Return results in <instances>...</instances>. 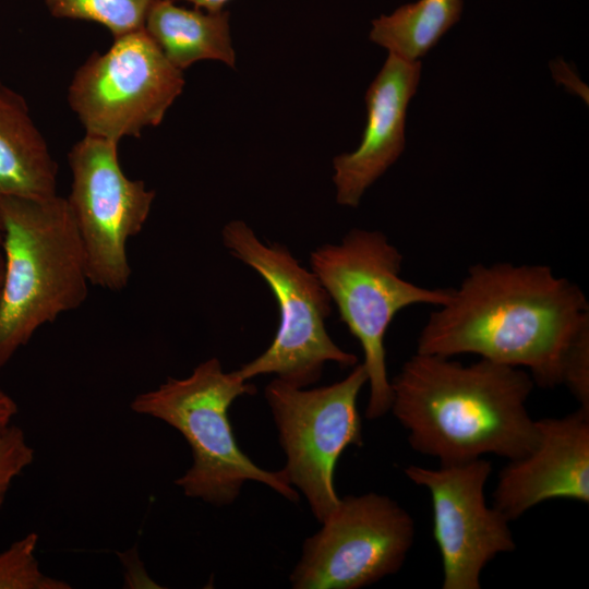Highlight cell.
<instances>
[{
	"label": "cell",
	"mask_w": 589,
	"mask_h": 589,
	"mask_svg": "<svg viewBox=\"0 0 589 589\" xmlns=\"http://www.w3.org/2000/svg\"><path fill=\"white\" fill-rule=\"evenodd\" d=\"M225 248L266 281L275 297L279 324L269 347L236 370L245 381L264 374L294 387L316 383L327 362L342 368L358 363L356 354L342 350L328 335L325 321L332 300L310 269L301 266L287 247L265 244L243 220H231L221 230Z\"/></svg>",
	"instance_id": "obj_6"
},
{
	"label": "cell",
	"mask_w": 589,
	"mask_h": 589,
	"mask_svg": "<svg viewBox=\"0 0 589 589\" xmlns=\"http://www.w3.org/2000/svg\"><path fill=\"white\" fill-rule=\"evenodd\" d=\"M121 556V561L123 565L128 566H135L137 569H133L132 572H125L124 573V585L128 588H160V586H157V584L149 578V576L146 574L143 564L140 562L137 554L135 551L131 550L122 554H119Z\"/></svg>",
	"instance_id": "obj_21"
},
{
	"label": "cell",
	"mask_w": 589,
	"mask_h": 589,
	"mask_svg": "<svg viewBox=\"0 0 589 589\" xmlns=\"http://www.w3.org/2000/svg\"><path fill=\"white\" fill-rule=\"evenodd\" d=\"M183 86V71L143 27L93 53L74 73L68 100L85 134L119 142L158 125Z\"/></svg>",
	"instance_id": "obj_8"
},
{
	"label": "cell",
	"mask_w": 589,
	"mask_h": 589,
	"mask_svg": "<svg viewBox=\"0 0 589 589\" xmlns=\"http://www.w3.org/2000/svg\"><path fill=\"white\" fill-rule=\"evenodd\" d=\"M1 278H2V271H0V284H1Z\"/></svg>",
	"instance_id": "obj_25"
},
{
	"label": "cell",
	"mask_w": 589,
	"mask_h": 589,
	"mask_svg": "<svg viewBox=\"0 0 589 589\" xmlns=\"http://www.w3.org/2000/svg\"><path fill=\"white\" fill-rule=\"evenodd\" d=\"M3 242H4V226H3V220L0 213V271H2V266H3Z\"/></svg>",
	"instance_id": "obj_24"
},
{
	"label": "cell",
	"mask_w": 589,
	"mask_h": 589,
	"mask_svg": "<svg viewBox=\"0 0 589 589\" xmlns=\"http://www.w3.org/2000/svg\"><path fill=\"white\" fill-rule=\"evenodd\" d=\"M205 11H220L230 0H182Z\"/></svg>",
	"instance_id": "obj_23"
},
{
	"label": "cell",
	"mask_w": 589,
	"mask_h": 589,
	"mask_svg": "<svg viewBox=\"0 0 589 589\" xmlns=\"http://www.w3.org/2000/svg\"><path fill=\"white\" fill-rule=\"evenodd\" d=\"M562 384L567 386L579 408L589 411V333L584 334L570 349Z\"/></svg>",
	"instance_id": "obj_20"
},
{
	"label": "cell",
	"mask_w": 589,
	"mask_h": 589,
	"mask_svg": "<svg viewBox=\"0 0 589 589\" xmlns=\"http://www.w3.org/2000/svg\"><path fill=\"white\" fill-rule=\"evenodd\" d=\"M255 392L253 384L236 371L225 372L220 361L211 358L187 377H168L155 389L137 394L130 408L167 423L188 442L193 462L175 481L185 496L216 506L229 505L245 482L256 481L298 502L299 493L283 470L262 469L236 441L229 408L238 397Z\"/></svg>",
	"instance_id": "obj_4"
},
{
	"label": "cell",
	"mask_w": 589,
	"mask_h": 589,
	"mask_svg": "<svg viewBox=\"0 0 589 589\" xmlns=\"http://www.w3.org/2000/svg\"><path fill=\"white\" fill-rule=\"evenodd\" d=\"M401 264L399 250L376 230L352 229L339 243L323 244L310 254L311 271L362 348L369 420L390 410L385 336L395 315L414 304L443 305L452 292V288H426L404 279Z\"/></svg>",
	"instance_id": "obj_5"
},
{
	"label": "cell",
	"mask_w": 589,
	"mask_h": 589,
	"mask_svg": "<svg viewBox=\"0 0 589 589\" xmlns=\"http://www.w3.org/2000/svg\"><path fill=\"white\" fill-rule=\"evenodd\" d=\"M420 73L419 60L388 53L365 94L366 124L358 148L333 160L338 204L358 207L365 191L404 152L407 107Z\"/></svg>",
	"instance_id": "obj_13"
},
{
	"label": "cell",
	"mask_w": 589,
	"mask_h": 589,
	"mask_svg": "<svg viewBox=\"0 0 589 589\" xmlns=\"http://www.w3.org/2000/svg\"><path fill=\"white\" fill-rule=\"evenodd\" d=\"M404 472L431 495L442 588L480 589L484 567L497 555L516 550L509 520L485 501L491 462L482 457L437 469L409 466Z\"/></svg>",
	"instance_id": "obj_11"
},
{
	"label": "cell",
	"mask_w": 589,
	"mask_h": 589,
	"mask_svg": "<svg viewBox=\"0 0 589 589\" xmlns=\"http://www.w3.org/2000/svg\"><path fill=\"white\" fill-rule=\"evenodd\" d=\"M58 165L22 95L0 82V199L57 194Z\"/></svg>",
	"instance_id": "obj_14"
},
{
	"label": "cell",
	"mask_w": 589,
	"mask_h": 589,
	"mask_svg": "<svg viewBox=\"0 0 589 589\" xmlns=\"http://www.w3.org/2000/svg\"><path fill=\"white\" fill-rule=\"evenodd\" d=\"M16 413L17 405L14 399L0 389V433L12 424V420Z\"/></svg>",
	"instance_id": "obj_22"
},
{
	"label": "cell",
	"mask_w": 589,
	"mask_h": 589,
	"mask_svg": "<svg viewBox=\"0 0 589 589\" xmlns=\"http://www.w3.org/2000/svg\"><path fill=\"white\" fill-rule=\"evenodd\" d=\"M533 448L498 473L493 507L509 521L549 500L589 502V411L536 420Z\"/></svg>",
	"instance_id": "obj_12"
},
{
	"label": "cell",
	"mask_w": 589,
	"mask_h": 589,
	"mask_svg": "<svg viewBox=\"0 0 589 589\" xmlns=\"http://www.w3.org/2000/svg\"><path fill=\"white\" fill-rule=\"evenodd\" d=\"M368 384L362 363L341 381L305 389L274 378L265 387L278 440L286 455L281 469L305 496L322 522L340 497L334 485L335 466L350 445H362L358 396Z\"/></svg>",
	"instance_id": "obj_7"
},
{
	"label": "cell",
	"mask_w": 589,
	"mask_h": 589,
	"mask_svg": "<svg viewBox=\"0 0 589 589\" xmlns=\"http://www.w3.org/2000/svg\"><path fill=\"white\" fill-rule=\"evenodd\" d=\"M34 457V449L20 426L11 424L0 433V508L13 480L33 462Z\"/></svg>",
	"instance_id": "obj_19"
},
{
	"label": "cell",
	"mask_w": 589,
	"mask_h": 589,
	"mask_svg": "<svg viewBox=\"0 0 589 589\" xmlns=\"http://www.w3.org/2000/svg\"><path fill=\"white\" fill-rule=\"evenodd\" d=\"M534 385L520 368L416 352L390 381L389 411L411 448L440 465L488 454L512 460L537 442L536 420L527 409Z\"/></svg>",
	"instance_id": "obj_2"
},
{
	"label": "cell",
	"mask_w": 589,
	"mask_h": 589,
	"mask_svg": "<svg viewBox=\"0 0 589 589\" xmlns=\"http://www.w3.org/2000/svg\"><path fill=\"white\" fill-rule=\"evenodd\" d=\"M144 29L169 62L183 71L201 60L236 65L229 13L178 5L176 0H155Z\"/></svg>",
	"instance_id": "obj_15"
},
{
	"label": "cell",
	"mask_w": 589,
	"mask_h": 589,
	"mask_svg": "<svg viewBox=\"0 0 589 589\" xmlns=\"http://www.w3.org/2000/svg\"><path fill=\"white\" fill-rule=\"evenodd\" d=\"M308 538L290 575L294 589H359L396 574L412 546L414 521L393 498L347 495Z\"/></svg>",
	"instance_id": "obj_10"
},
{
	"label": "cell",
	"mask_w": 589,
	"mask_h": 589,
	"mask_svg": "<svg viewBox=\"0 0 589 589\" xmlns=\"http://www.w3.org/2000/svg\"><path fill=\"white\" fill-rule=\"evenodd\" d=\"M38 534L28 532L0 553V589H70L41 572L36 557Z\"/></svg>",
	"instance_id": "obj_18"
},
{
	"label": "cell",
	"mask_w": 589,
	"mask_h": 589,
	"mask_svg": "<svg viewBox=\"0 0 589 589\" xmlns=\"http://www.w3.org/2000/svg\"><path fill=\"white\" fill-rule=\"evenodd\" d=\"M119 142L85 134L68 156L71 191L67 197L86 256L89 283L120 291L131 278L128 241L149 216L155 192L127 177Z\"/></svg>",
	"instance_id": "obj_9"
},
{
	"label": "cell",
	"mask_w": 589,
	"mask_h": 589,
	"mask_svg": "<svg viewBox=\"0 0 589 589\" xmlns=\"http://www.w3.org/2000/svg\"><path fill=\"white\" fill-rule=\"evenodd\" d=\"M589 333V303L574 283L546 265L501 262L469 267L417 339V352L472 353L525 369L534 384H562L566 358Z\"/></svg>",
	"instance_id": "obj_1"
},
{
	"label": "cell",
	"mask_w": 589,
	"mask_h": 589,
	"mask_svg": "<svg viewBox=\"0 0 589 589\" xmlns=\"http://www.w3.org/2000/svg\"><path fill=\"white\" fill-rule=\"evenodd\" d=\"M462 0H419L372 22L370 40L389 53L417 61L433 48L461 15Z\"/></svg>",
	"instance_id": "obj_16"
},
{
	"label": "cell",
	"mask_w": 589,
	"mask_h": 589,
	"mask_svg": "<svg viewBox=\"0 0 589 589\" xmlns=\"http://www.w3.org/2000/svg\"><path fill=\"white\" fill-rule=\"evenodd\" d=\"M0 213L4 226L1 369L41 326L81 306L91 283L65 197H2Z\"/></svg>",
	"instance_id": "obj_3"
},
{
	"label": "cell",
	"mask_w": 589,
	"mask_h": 589,
	"mask_svg": "<svg viewBox=\"0 0 589 589\" xmlns=\"http://www.w3.org/2000/svg\"><path fill=\"white\" fill-rule=\"evenodd\" d=\"M155 0H45L50 14L59 19L95 22L115 37L144 27Z\"/></svg>",
	"instance_id": "obj_17"
}]
</instances>
